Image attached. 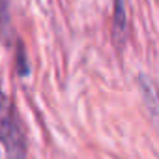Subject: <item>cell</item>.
<instances>
[{
  "label": "cell",
  "mask_w": 159,
  "mask_h": 159,
  "mask_svg": "<svg viewBox=\"0 0 159 159\" xmlns=\"http://www.w3.org/2000/svg\"><path fill=\"white\" fill-rule=\"evenodd\" d=\"M0 144L8 159H26V137L13 101L0 90Z\"/></svg>",
  "instance_id": "6da1fadb"
},
{
  "label": "cell",
  "mask_w": 159,
  "mask_h": 159,
  "mask_svg": "<svg viewBox=\"0 0 159 159\" xmlns=\"http://www.w3.org/2000/svg\"><path fill=\"white\" fill-rule=\"evenodd\" d=\"M127 8H125V0H114V10H112V43L118 51L124 49L127 41Z\"/></svg>",
  "instance_id": "7a4b0ae2"
},
{
  "label": "cell",
  "mask_w": 159,
  "mask_h": 159,
  "mask_svg": "<svg viewBox=\"0 0 159 159\" xmlns=\"http://www.w3.org/2000/svg\"><path fill=\"white\" fill-rule=\"evenodd\" d=\"M139 86H140V92H142L144 105L150 109L152 116H155L157 114V96H155V90H153L152 81H150L146 75H140L139 77Z\"/></svg>",
  "instance_id": "3957f363"
},
{
  "label": "cell",
  "mask_w": 159,
  "mask_h": 159,
  "mask_svg": "<svg viewBox=\"0 0 159 159\" xmlns=\"http://www.w3.org/2000/svg\"><path fill=\"white\" fill-rule=\"evenodd\" d=\"M17 69H19V75L21 77H26L30 67H28V60H26V49L23 43L17 45Z\"/></svg>",
  "instance_id": "277c9868"
},
{
  "label": "cell",
  "mask_w": 159,
  "mask_h": 159,
  "mask_svg": "<svg viewBox=\"0 0 159 159\" xmlns=\"http://www.w3.org/2000/svg\"><path fill=\"white\" fill-rule=\"evenodd\" d=\"M10 26V0H0V28L6 32Z\"/></svg>",
  "instance_id": "5b68a950"
}]
</instances>
